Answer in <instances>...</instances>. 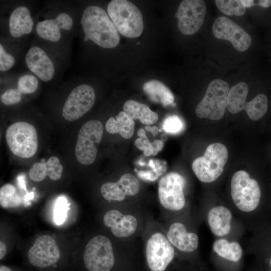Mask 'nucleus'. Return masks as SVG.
<instances>
[{
  "label": "nucleus",
  "instance_id": "1",
  "mask_svg": "<svg viewBox=\"0 0 271 271\" xmlns=\"http://www.w3.org/2000/svg\"><path fill=\"white\" fill-rule=\"evenodd\" d=\"M80 23L85 34L84 41L90 40L105 49L113 48L119 44L118 32L108 14L101 7H87Z\"/></svg>",
  "mask_w": 271,
  "mask_h": 271
},
{
  "label": "nucleus",
  "instance_id": "2",
  "mask_svg": "<svg viewBox=\"0 0 271 271\" xmlns=\"http://www.w3.org/2000/svg\"><path fill=\"white\" fill-rule=\"evenodd\" d=\"M107 12L118 32L124 37L134 38L144 30L143 18L138 7L127 0H112Z\"/></svg>",
  "mask_w": 271,
  "mask_h": 271
},
{
  "label": "nucleus",
  "instance_id": "3",
  "mask_svg": "<svg viewBox=\"0 0 271 271\" xmlns=\"http://www.w3.org/2000/svg\"><path fill=\"white\" fill-rule=\"evenodd\" d=\"M231 195L236 207L244 212H251L260 206L261 191L256 180L245 171L239 170L231 181Z\"/></svg>",
  "mask_w": 271,
  "mask_h": 271
},
{
  "label": "nucleus",
  "instance_id": "4",
  "mask_svg": "<svg viewBox=\"0 0 271 271\" xmlns=\"http://www.w3.org/2000/svg\"><path fill=\"white\" fill-rule=\"evenodd\" d=\"M228 151L222 144L215 143L208 146L203 156L194 160L192 169L198 179L203 183H211L223 173L228 159Z\"/></svg>",
  "mask_w": 271,
  "mask_h": 271
},
{
  "label": "nucleus",
  "instance_id": "5",
  "mask_svg": "<svg viewBox=\"0 0 271 271\" xmlns=\"http://www.w3.org/2000/svg\"><path fill=\"white\" fill-rule=\"evenodd\" d=\"M6 139L10 150L17 157L30 158L37 151V130L29 123L19 121L12 124L6 130Z\"/></svg>",
  "mask_w": 271,
  "mask_h": 271
},
{
  "label": "nucleus",
  "instance_id": "6",
  "mask_svg": "<svg viewBox=\"0 0 271 271\" xmlns=\"http://www.w3.org/2000/svg\"><path fill=\"white\" fill-rule=\"evenodd\" d=\"M229 85L222 79H216L209 84L206 93L196 108L200 118L218 120L224 114L226 108Z\"/></svg>",
  "mask_w": 271,
  "mask_h": 271
},
{
  "label": "nucleus",
  "instance_id": "7",
  "mask_svg": "<svg viewBox=\"0 0 271 271\" xmlns=\"http://www.w3.org/2000/svg\"><path fill=\"white\" fill-rule=\"evenodd\" d=\"M83 261L88 271H110L114 264V256L110 239L97 235L87 243Z\"/></svg>",
  "mask_w": 271,
  "mask_h": 271
},
{
  "label": "nucleus",
  "instance_id": "8",
  "mask_svg": "<svg viewBox=\"0 0 271 271\" xmlns=\"http://www.w3.org/2000/svg\"><path fill=\"white\" fill-rule=\"evenodd\" d=\"M103 132L102 124L98 120H89L82 126L75 148V156L80 163L90 165L94 162L97 153L95 144L100 143Z\"/></svg>",
  "mask_w": 271,
  "mask_h": 271
},
{
  "label": "nucleus",
  "instance_id": "9",
  "mask_svg": "<svg viewBox=\"0 0 271 271\" xmlns=\"http://www.w3.org/2000/svg\"><path fill=\"white\" fill-rule=\"evenodd\" d=\"M185 179L176 172L164 176L158 183V197L163 207L171 211L182 209L185 205L184 188Z\"/></svg>",
  "mask_w": 271,
  "mask_h": 271
},
{
  "label": "nucleus",
  "instance_id": "10",
  "mask_svg": "<svg viewBox=\"0 0 271 271\" xmlns=\"http://www.w3.org/2000/svg\"><path fill=\"white\" fill-rule=\"evenodd\" d=\"M148 266L152 271H164L175 256V249L167 237L160 232L153 234L146 248Z\"/></svg>",
  "mask_w": 271,
  "mask_h": 271
},
{
  "label": "nucleus",
  "instance_id": "11",
  "mask_svg": "<svg viewBox=\"0 0 271 271\" xmlns=\"http://www.w3.org/2000/svg\"><path fill=\"white\" fill-rule=\"evenodd\" d=\"M95 100L94 88L88 84L74 88L68 96L62 109V115L67 120L78 119L93 107Z\"/></svg>",
  "mask_w": 271,
  "mask_h": 271
},
{
  "label": "nucleus",
  "instance_id": "12",
  "mask_svg": "<svg viewBox=\"0 0 271 271\" xmlns=\"http://www.w3.org/2000/svg\"><path fill=\"white\" fill-rule=\"evenodd\" d=\"M206 12V7L203 1H183L175 14L180 32L186 35L196 33L203 24Z\"/></svg>",
  "mask_w": 271,
  "mask_h": 271
},
{
  "label": "nucleus",
  "instance_id": "13",
  "mask_svg": "<svg viewBox=\"0 0 271 271\" xmlns=\"http://www.w3.org/2000/svg\"><path fill=\"white\" fill-rule=\"evenodd\" d=\"M212 32L216 38L229 41L240 52L246 51L251 43L250 36L235 22L225 17H219L215 20Z\"/></svg>",
  "mask_w": 271,
  "mask_h": 271
},
{
  "label": "nucleus",
  "instance_id": "14",
  "mask_svg": "<svg viewBox=\"0 0 271 271\" xmlns=\"http://www.w3.org/2000/svg\"><path fill=\"white\" fill-rule=\"evenodd\" d=\"M28 256L31 264L45 268L56 264L59 260L60 253L54 239L50 235H44L35 240Z\"/></svg>",
  "mask_w": 271,
  "mask_h": 271
},
{
  "label": "nucleus",
  "instance_id": "15",
  "mask_svg": "<svg viewBox=\"0 0 271 271\" xmlns=\"http://www.w3.org/2000/svg\"><path fill=\"white\" fill-rule=\"evenodd\" d=\"M140 187L139 181L135 176L131 174H125L116 182L104 183L100 191L105 199L121 201L126 196L137 194Z\"/></svg>",
  "mask_w": 271,
  "mask_h": 271
},
{
  "label": "nucleus",
  "instance_id": "16",
  "mask_svg": "<svg viewBox=\"0 0 271 271\" xmlns=\"http://www.w3.org/2000/svg\"><path fill=\"white\" fill-rule=\"evenodd\" d=\"M25 62L30 70L41 80L49 81L53 78L55 74L54 64L41 48L38 46L30 48L26 55Z\"/></svg>",
  "mask_w": 271,
  "mask_h": 271
},
{
  "label": "nucleus",
  "instance_id": "17",
  "mask_svg": "<svg viewBox=\"0 0 271 271\" xmlns=\"http://www.w3.org/2000/svg\"><path fill=\"white\" fill-rule=\"evenodd\" d=\"M73 24V20L68 14L61 13L54 19H47L38 22L36 31L41 38L56 42L61 37L60 30H70Z\"/></svg>",
  "mask_w": 271,
  "mask_h": 271
},
{
  "label": "nucleus",
  "instance_id": "18",
  "mask_svg": "<svg viewBox=\"0 0 271 271\" xmlns=\"http://www.w3.org/2000/svg\"><path fill=\"white\" fill-rule=\"evenodd\" d=\"M167 237L173 245L183 252L194 251L199 245L198 235L188 232L185 225L181 222H174L170 225Z\"/></svg>",
  "mask_w": 271,
  "mask_h": 271
},
{
  "label": "nucleus",
  "instance_id": "19",
  "mask_svg": "<svg viewBox=\"0 0 271 271\" xmlns=\"http://www.w3.org/2000/svg\"><path fill=\"white\" fill-rule=\"evenodd\" d=\"M207 218L210 229L214 235L221 237L230 232L232 215L228 208L222 205L214 206L209 210Z\"/></svg>",
  "mask_w": 271,
  "mask_h": 271
},
{
  "label": "nucleus",
  "instance_id": "20",
  "mask_svg": "<svg viewBox=\"0 0 271 271\" xmlns=\"http://www.w3.org/2000/svg\"><path fill=\"white\" fill-rule=\"evenodd\" d=\"M63 169L59 159L52 156L46 162L42 161L34 163L29 170V175L32 181L36 182L43 181L46 176L56 181L61 177Z\"/></svg>",
  "mask_w": 271,
  "mask_h": 271
},
{
  "label": "nucleus",
  "instance_id": "21",
  "mask_svg": "<svg viewBox=\"0 0 271 271\" xmlns=\"http://www.w3.org/2000/svg\"><path fill=\"white\" fill-rule=\"evenodd\" d=\"M9 31L15 38L30 34L34 22L29 9L25 6L16 8L12 12L9 19Z\"/></svg>",
  "mask_w": 271,
  "mask_h": 271
},
{
  "label": "nucleus",
  "instance_id": "22",
  "mask_svg": "<svg viewBox=\"0 0 271 271\" xmlns=\"http://www.w3.org/2000/svg\"><path fill=\"white\" fill-rule=\"evenodd\" d=\"M143 89L148 97L153 101L166 106L173 103L174 95L163 83L158 80L152 79L145 82Z\"/></svg>",
  "mask_w": 271,
  "mask_h": 271
},
{
  "label": "nucleus",
  "instance_id": "23",
  "mask_svg": "<svg viewBox=\"0 0 271 271\" xmlns=\"http://www.w3.org/2000/svg\"><path fill=\"white\" fill-rule=\"evenodd\" d=\"M133 119L124 111H120L115 118L110 117L106 121V131L112 134L119 133L124 139L132 137L134 131Z\"/></svg>",
  "mask_w": 271,
  "mask_h": 271
},
{
  "label": "nucleus",
  "instance_id": "24",
  "mask_svg": "<svg viewBox=\"0 0 271 271\" xmlns=\"http://www.w3.org/2000/svg\"><path fill=\"white\" fill-rule=\"evenodd\" d=\"M123 110L133 119H139L147 125L156 123L159 118L158 114L144 103L133 100H128L123 104Z\"/></svg>",
  "mask_w": 271,
  "mask_h": 271
},
{
  "label": "nucleus",
  "instance_id": "25",
  "mask_svg": "<svg viewBox=\"0 0 271 271\" xmlns=\"http://www.w3.org/2000/svg\"><path fill=\"white\" fill-rule=\"evenodd\" d=\"M248 92L246 83L240 82L233 86L228 91L226 108L232 113H236L244 109Z\"/></svg>",
  "mask_w": 271,
  "mask_h": 271
},
{
  "label": "nucleus",
  "instance_id": "26",
  "mask_svg": "<svg viewBox=\"0 0 271 271\" xmlns=\"http://www.w3.org/2000/svg\"><path fill=\"white\" fill-rule=\"evenodd\" d=\"M214 251L219 256L227 260L237 262L243 254L240 244L237 241H229L225 238L216 239L213 244Z\"/></svg>",
  "mask_w": 271,
  "mask_h": 271
},
{
  "label": "nucleus",
  "instance_id": "27",
  "mask_svg": "<svg viewBox=\"0 0 271 271\" xmlns=\"http://www.w3.org/2000/svg\"><path fill=\"white\" fill-rule=\"evenodd\" d=\"M137 226L138 220L134 216L123 214L110 228L114 236L125 237L134 233Z\"/></svg>",
  "mask_w": 271,
  "mask_h": 271
},
{
  "label": "nucleus",
  "instance_id": "28",
  "mask_svg": "<svg viewBox=\"0 0 271 271\" xmlns=\"http://www.w3.org/2000/svg\"><path fill=\"white\" fill-rule=\"evenodd\" d=\"M22 197L16 188L11 184L4 185L0 189V205L5 208H14L20 206Z\"/></svg>",
  "mask_w": 271,
  "mask_h": 271
},
{
  "label": "nucleus",
  "instance_id": "29",
  "mask_svg": "<svg viewBox=\"0 0 271 271\" xmlns=\"http://www.w3.org/2000/svg\"><path fill=\"white\" fill-rule=\"evenodd\" d=\"M267 107L266 96L263 94H258L252 100L246 103L244 110L251 119L256 120L264 115Z\"/></svg>",
  "mask_w": 271,
  "mask_h": 271
},
{
  "label": "nucleus",
  "instance_id": "30",
  "mask_svg": "<svg viewBox=\"0 0 271 271\" xmlns=\"http://www.w3.org/2000/svg\"><path fill=\"white\" fill-rule=\"evenodd\" d=\"M218 9L227 15L240 16L243 15L246 10V7L243 1H215Z\"/></svg>",
  "mask_w": 271,
  "mask_h": 271
},
{
  "label": "nucleus",
  "instance_id": "31",
  "mask_svg": "<svg viewBox=\"0 0 271 271\" xmlns=\"http://www.w3.org/2000/svg\"><path fill=\"white\" fill-rule=\"evenodd\" d=\"M38 84L39 81L36 76L25 74L19 78L17 89L22 94H31L36 91Z\"/></svg>",
  "mask_w": 271,
  "mask_h": 271
},
{
  "label": "nucleus",
  "instance_id": "32",
  "mask_svg": "<svg viewBox=\"0 0 271 271\" xmlns=\"http://www.w3.org/2000/svg\"><path fill=\"white\" fill-rule=\"evenodd\" d=\"M69 204L63 197H60L56 202L53 212L54 221L56 224L61 225L66 220Z\"/></svg>",
  "mask_w": 271,
  "mask_h": 271
},
{
  "label": "nucleus",
  "instance_id": "33",
  "mask_svg": "<svg viewBox=\"0 0 271 271\" xmlns=\"http://www.w3.org/2000/svg\"><path fill=\"white\" fill-rule=\"evenodd\" d=\"M184 127L182 120L176 115H170L164 120L163 128L167 133L176 134L181 131Z\"/></svg>",
  "mask_w": 271,
  "mask_h": 271
},
{
  "label": "nucleus",
  "instance_id": "34",
  "mask_svg": "<svg viewBox=\"0 0 271 271\" xmlns=\"http://www.w3.org/2000/svg\"><path fill=\"white\" fill-rule=\"evenodd\" d=\"M22 97V94L17 88H11L7 90L1 95V101L7 105H13L19 103Z\"/></svg>",
  "mask_w": 271,
  "mask_h": 271
},
{
  "label": "nucleus",
  "instance_id": "35",
  "mask_svg": "<svg viewBox=\"0 0 271 271\" xmlns=\"http://www.w3.org/2000/svg\"><path fill=\"white\" fill-rule=\"evenodd\" d=\"M15 63V57L8 53L3 46L0 44V70L7 71L12 68Z\"/></svg>",
  "mask_w": 271,
  "mask_h": 271
},
{
  "label": "nucleus",
  "instance_id": "36",
  "mask_svg": "<svg viewBox=\"0 0 271 271\" xmlns=\"http://www.w3.org/2000/svg\"><path fill=\"white\" fill-rule=\"evenodd\" d=\"M134 144L139 150L144 152L146 156H154V150L152 143L148 138H139L136 139Z\"/></svg>",
  "mask_w": 271,
  "mask_h": 271
},
{
  "label": "nucleus",
  "instance_id": "37",
  "mask_svg": "<svg viewBox=\"0 0 271 271\" xmlns=\"http://www.w3.org/2000/svg\"><path fill=\"white\" fill-rule=\"evenodd\" d=\"M123 214L118 210L112 209L107 211L104 215L103 222L107 227L111 228L117 220Z\"/></svg>",
  "mask_w": 271,
  "mask_h": 271
},
{
  "label": "nucleus",
  "instance_id": "38",
  "mask_svg": "<svg viewBox=\"0 0 271 271\" xmlns=\"http://www.w3.org/2000/svg\"><path fill=\"white\" fill-rule=\"evenodd\" d=\"M152 143L154 150V156H156L163 149L164 143L162 140H156L152 142Z\"/></svg>",
  "mask_w": 271,
  "mask_h": 271
},
{
  "label": "nucleus",
  "instance_id": "39",
  "mask_svg": "<svg viewBox=\"0 0 271 271\" xmlns=\"http://www.w3.org/2000/svg\"><path fill=\"white\" fill-rule=\"evenodd\" d=\"M138 175L141 178L145 180H149L150 181H154V180H156L154 174L151 171H139L138 172Z\"/></svg>",
  "mask_w": 271,
  "mask_h": 271
},
{
  "label": "nucleus",
  "instance_id": "40",
  "mask_svg": "<svg viewBox=\"0 0 271 271\" xmlns=\"http://www.w3.org/2000/svg\"><path fill=\"white\" fill-rule=\"evenodd\" d=\"M254 6L258 5L263 8H268L271 5V1H258L255 2L254 1Z\"/></svg>",
  "mask_w": 271,
  "mask_h": 271
},
{
  "label": "nucleus",
  "instance_id": "41",
  "mask_svg": "<svg viewBox=\"0 0 271 271\" xmlns=\"http://www.w3.org/2000/svg\"><path fill=\"white\" fill-rule=\"evenodd\" d=\"M7 248L5 243L2 241H0V259L4 257L6 254Z\"/></svg>",
  "mask_w": 271,
  "mask_h": 271
},
{
  "label": "nucleus",
  "instance_id": "42",
  "mask_svg": "<svg viewBox=\"0 0 271 271\" xmlns=\"http://www.w3.org/2000/svg\"><path fill=\"white\" fill-rule=\"evenodd\" d=\"M145 129L148 131L151 132V133L153 134V135L155 136L159 132V129L156 126H150L149 125H147L145 127Z\"/></svg>",
  "mask_w": 271,
  "mask_h": 271
},
{
  "label": "nucleus",
  "instance_id": "43",
  "mask_svg": "<svg viewBox=\"0 0 271 271\" xmlns=\"http://www.w3.org/2000/svg\"><path fill=\"white\" fill-rule=\"evenodd\" d=\"M137 134L140 138H148L145 130L142 128H140L138 130Z\"/></svg>",
  "mask_w": 271,
  "mask_h": 271
},
{
  "label": "nucleus",
  "instance_id": "44",
  "mask_svg": "<svg viewBox=\"0 0 271 271\" xmlns=\"http://www.w3.org/2000/svg\"><path fill=\"white\" fill-rule=\"evenodd\" d=\"M0 271H12L11 269L7 266L1 265Z\"/></svg>",
  "mask_w": 271,
  "mask_h": 271
},
{
  "label": "nucleus",
  "instance_id": "45",
  "mask_svg": "<svg viewBox=\"0 0 271 271\" xmlns=\"http://www.w3.org/2000/svg\"><path fill=\"white\" fill-rule=\"evenodd\" d=\"M268 265H269L270 268L271 269V254L269 256L268 260Z\"/></svg>",
  "mask_w": 271,
  "mask_h": 271
}]
</instances>
